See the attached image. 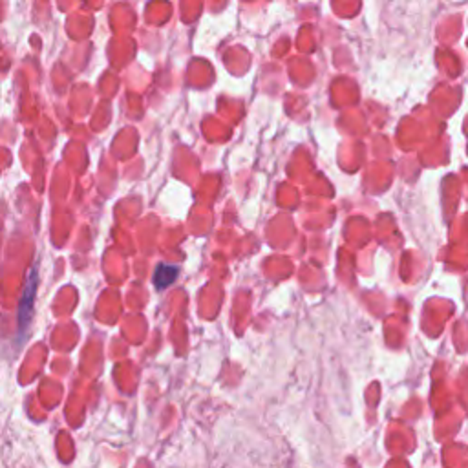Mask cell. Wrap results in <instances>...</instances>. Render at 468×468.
I'll list each match as a JSON object with an SVG mask.
<instances>
[{"instance_id": "cell-1", "label": "cell", "mask_w": 468, "mask_h": 468, "mask_svg": "<svg viewBox=\"0 0 468 468\" xmlns=\"http://www.w3.org/2000/svg\"><path fill=\"white\" fill-rule=\"evenodd\" d=\"M178 277H180V268L178 265L160 263L154 271V286L158 289H167L178 280Z\"/></svg>"}, {"instance_id": "cell-2", "label": "cell", "mask_w": 468, "mask_h": 468, "mask_svg": "<svg viewBox=\"0 0 468 468\" xmlns=\"http://www.w3.org/2000/svg\"><path fill=\"white\" fill-rule=\"evenodd\" d=\"M33 294H35V283L31 282L28 283L26 293L22 297L21 311H19V315H21V328H24V330H26L28 324H30L31 313H33Z\"/></svg>"}]
</instances>
